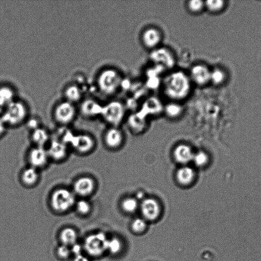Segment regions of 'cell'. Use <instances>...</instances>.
<instances>
[{
    "instance_id": "1",
    "label": "cell",
    "mask_w": 261,
    "mask_h": 261,
    "mask_svg": "<svg viewBox=\"0 0 261 261\" xmlns=\"http://www.w3.org/2000/svg\"><path fill=\"white\" fill-rule=\"evenodd\" d=\"M193 84L188 72L174 69L165 75L162 81L163 95L169 101L181 102L191 95Z\"/></svg>"
},
{
    "instance_id": "2",
    "label": "cell",
    "mask_w": 261,
    "mask_h": 261,
    "mask_svg": "<svg viewBox=\"0 0 261 261\" xmlns=\"http://www.w3.org/2000/svg\"><path fill=\"white\" fill-rule=\"evenodd\" d=\"M122 82V75L118 70L112 67H106L97 73L94 87L100 95L111 97L119 90Z\"/></svg>"
},
{
    "instance_id": "3",
    "label": "cell",
    "mask_w": 261,
    "mask_h": 261,
    "mask_svg": "<svg viewBox=\"0 0 261 261\" xmlns=\"http://www.w3.org/2000/svg\"><path fill=\"white\" fill-rule=\"evenodd\" d=\"M30 116L28 103L18 96L6 107L1 119L7 127L14 128L24 124Z\"/></svg>"
},
{
    "instance_id": "4",
    "label": "cell",
    "mask_w": 261,
    "mask_h": 261,
    "mask_svg": "<svg viewBox=\"0 0 261 261\" xmlns=\"http://www.w3.org/2000/svg\"><path fill=\"white\" fill-rule=\"evenodd\" d=\"M77 198L71 188L59 186L50 193L48 203L54 212L64 214L74 208Z\"/></svg>"
},
{
    "instance_id": "5",
    "label": "cell",
    "mask_w": 261,
    "mask_h": 261,
    "mask_svg": "<svg viewBox=\"0 0 261 261\" xmlns=\"http://www.w3.org/2000/svg\"><path fill=\"white\" fill-rule=\"evenodd\" d=\"M79 114L77 105L63 99L54 105L52 116L55 122L60 126H69L75 120Z\"/></svg>"
},
{
    "instance_id": "6",
    "label": "cell",
    "mask_w": 261,
    "mask_h": 261,
    "mask_svg": "<svg viewBox=\"0 0 261 261\" xmlns=\"http://www.w3.org/2000/svg\"><path fill=\"white\" fill-rule=\"evenodd\" d=\"M150 60L155 65L169 71L174 69L176 64V57L169 47L161 45L150 51Z\"/></svg>"
},
{
    "instance_id": "7",
    "label": "cell",
    "mask_w": 261,
    "mask_h": 261,
    "mask_svg": "<svg viewBox=\"0 0 261 261\" xmlns=\"http://www.w3.org/2000/svg\"><path fill=\"white\" fill-rule=\"evenodd\" d=\"M71 189L77 198L89 199L95 193L97 182L91 175H81L73 181Z\"/></svg>"
},
{
    "instance_id": "8",
    "label": "cell",
    "mask_w": 261,
    "mask_h": 261,
    "mask_svg": "<svg viewBox=\"0 0 261 261\" xmlns=\"http://www.w3.org/2000/svg\"><path fill=\"white\" fill-rule=\"evenodd\" d=\"M69 147L77 154L86 155L95 149L96 141L94 137L88 133H75Z\"/></svg>"
},
{
    "instance_id": "9",
    "label": "cell",
    "mask_w": 261,
    "mask_h": 261,
    "mask_svg": "<svg viewBox=\"0 0 261 261\" xmlns=\"http://www.w3.org/2000/svg\"><path fill=\"white\" fill-rule=\"evenodd\" d=\"M125 112V107L120 101L113 100L102 106L100 116L112 126H116L123 119Z\"/></svg>"
},
{
    "instance_id": "10",
    "label": "cell",
    "mask_w": 261,
    "mask_h": 261,
    "mask_svg": "<svg viewBox=\"0 0 261 261\" xmlns=\"http://www.w3.org/2000/svg\"><path fill=\"white\" fill-rule=\"evenodd\" d=\"M163 38L162 31L159 28L153 25L145 28L140 36L142 46L150 51L162 45Z\"/></svg>"
},
{
    "instance_id": "11",
    "label": "cell",
    "mask_w": 261,
    "mask_h": 261,
    "mask_svg": "<svg viewBox=\"0 0 261 261\" xmlns=\"http://www.w3.org/2000/svg\"><path fill=\"white\" fill-rule=\"evenodd\" d=\"M27 160L29 166L39 171L47 167L50 162L46 148L36 146L29 150Z\"/></svg>"
},
{
    "instance_id": "12",
    "label": "cell",
    "mask_w": 261,
    "mask_h": 261,
    "mask_svg": "<svg viewBox=\"0 0 261 261\" xmlns=\"http://www.w3.org/2000/svg\"><path fill=\"white\" fill-rule=\"evenodd\" d=\"M108 240V239L104 233H94L86 239L84 247L90 255L99 256L107 251Z\"/></svg>"
},
{
    "instance_id": "13",
    "label": "cell",
    "mask_w": 261,
    "mask_h": 261,
    "mask_svg": "<svg viewBox=\"0 0 261 261\" xmlns=\"http://www.w3.org/2000/svg\"><path fill=\"white\" fill-rule=\"evenodd\" d=\"M46 148L50 161L62 163L68 157L69 147L57 138H51Z\"/></svg>"
},
{
    "instance_id": "14",
    "label": "cell",
    "mask_w": 261,
    "mask_h": 261,
    "mask_svg": "<svg viewBox=\"0 0 261 261\" xmlns=\"http://www.w3.org/2000/svg\"><path fill=\"white\" fill-rule=\"evenodd\" d=\"M86 87L82 83L78 81L71 82L67 84L62 92V98L74 103L79 105L86 97Z\"/></svg>"
},
{
    "instance_id": "15",
    "label": "cell",
    "mask_w": 261,
    "mask_h": 261,
    "mask_svg": "<svg viewBox=\"0 0 261 261\" xmlns=\"http://www.w3.org/2000/svg\"><path fill=\"white\" fill-rule=\"evenodd\" d=\"M78 105L79 114L84 118L92 119L101 116L102 105L93 98L85 97Z\"/></svg>"
},
{
    "instance_id": "16",
    "label": "cell",
    "mask_w": 261,
    "mask_h": 261,
    "mask_svg": "<svg viewBox=\"0 0 261 261\" xmlns=\"http://www.w3.org/2000/svg\"><path fill=\"white\" fill-rule=\"evenodd\" d=\"M139 209L142 218L146 221H154L161 215V206L159 202L152 197H146L140 203Z\"/></svg>"
},
{
    "instance_id": "17",
    "label": "cell",
    "mask_w": 261,
    "mask_h": 261,
    "mask_svg": "<svg viewBox=\"0 0 261 261\" xmlns=\"http://www.w3.org/2000/svg\"><path fill=\"white\" fill-rule=\"evenodd\" d=\"M211 72L209 68L201 63L193 65L188 71L193 85L198 86H204L210 81Z\"/></svg>"
},
{
    "instance_id": "18",
    "label": "cell",
    "mask_w": 261,
    "mask_h": 261,
    "mask_svg": "<svg viewBox=\"0 0 261 261\" xmlns=\"http://www.w3.org/2000/svg\"><path fill=\"white\" fill-rule=\"evenodd\" d=\"M40 171L30 166L23 168L19 174V181L21 184L27 188L36 187L40 180Z\"/></svg>"
},
{
    "instance_id": "19",
    "label": "cell",
    "mask_w": 261,
    "mask_h": 261,
    "mask_svg": "<svg viewBox=\"0 0 261 261\" xmlns=\"http://www.w3.org/2000/svg\"><path fill=\"white\" fill-rule=\"evenodd\" d=\"M194 152L191 147L181 143L176 145L173 150L174 160L181 166L187 165L192 162Z\"/></svg>"
},
{
    "instance_id": "20",
    "label": "cell",
    "mask_w": 261,
    "mask_h": 261,
    "mask_svg": "<svg viewBox=\"0 0 261 261\" xmlns=\"http://www.w3.org/2000/svg\"><path fill=\"white\" fill-rule=\"evenodd\" d=\"M103 142L105 145L111 149L120 147L123 142V135L116 126H112L108 129L103 135Z\"/></svg>"
},
{
    "instance_id": "21",
    "label": "cell",
    "mask_w": 261,
    "mask_h": 261,
    "mask_svg": "<svg viewBox=\"0 0 261 261\" xmlns=\"http://www.w3.org/2000/svg\"><path fill=\"white\" fill-rule=\"evenodd\" d=\"M195 175L194 170L188 165L181 166L175 172L177 183L184 187L191 185L195 180Z\"/></svg>"
},
{
    "instance_id": "22",
    "label": "cell",
    "mask_w": 261,
    "mask_h": 261,
    "mask_svg": "<svg viewBox=\"0 0 261 261\" xmlns=\"http://www.w3.org/2000/svg\"><path fill=\"white\" fill-rule=\"evenodd\" d=\"M51 139L49 132L42 126L31 132L30 140L33 146L46 147Z\"/></svg>"
},
{
    "instance_id": "23",
    "label": "cell",
    "mask_w": 261,
    "mask_h": 261,
    "mask_svg": "<svg viewBox=\"0 0 261 261\" xmlns=\"http://www.w3.org/2000/svg\"><path fill=\"white\" fill-rule=\"evenodd\" d=\"M128 125L134 133H141L146 127V116L141 113L134 114L128 119Z\"/></svg>"
},
{
    "instance_id": "24",
    "label": "cell",
    "mask_w": 261,
    "mask_h": 261,
    "mask_svg": "<svg viewBox=\"0 0 261 261\" xmlns=\"http://www.w3.org/2000/svg\"><path fill=\"white\" fill-rule=\"evenodd\" d=\"M184 108L181 102L169 101L163 107L165 115L171 119L179 117L183 114Z\"/></svg>"
},
{
    "instance_id": "25",
    "label": "cell",
    "mask_w": 261,
    "mask_h": 261,
    "mask_svg": "<svg viewBox=\"0 0 261 261\" xmlns=\"http://www.w3.org/2000/svg\"><path fill=\"white\" fill-rule=\"evenodd\" d=\"M140 203L136 197H126L122 199L121 207L127 213H134L139 208Z\"/></svg>"
},
{
    "instance_id": "26",
    "label": "cell",
    "mask_w": 261,
    "mask_h": 261,
    "mask_svg": "<svg viewBox=\"0 0 261 261\" xmlns=\"http://www.w3.org/2000/svg\"><path fill=\"white\" fill-rule=\"evenodd\" d=\"M92 204L89 199L77 198L74 208L82 216L88 215L92 210Z\"/></svg>"
},
{
    "instance_id": "27",
    "label": "cell",
    "mask_w": 261,
    "mask_h": 261,
    "mask_svg": "<svg viewBox=\"0 0 261 261\" xmlns=\"http://www.w3.org/2000/svg\"><path fill=\"white\" fill-rule=\"evenodd\" d=\"M60 239L64 245H72L75 244L76 240V233L71 228H66L61 231Z\"/></svg>"
},
{
    "instance_id": "28",
    "label": "cell",
    "mask_w": 261,
    "mask_h": 261,
    "mask_svg": "<svg viewBox=\"0 0 261 261\" xmlns=\"http://www.w3.org/2000/svg\"><path fill=\"white\" fill-rule=\"evenodd\" d=\"M185 5L187 11L192 14H198L205 8L204 2L201 0H190Z\"/></svg>"
},
{
    "instance_id": "29",
    "label": "cell",
    "mask_w": 261,
    "mask_h": 261,
    "mask_svg": "<svg viewBox=\"0 0 261 261\" xmlns=\"http://www.w3.org/2000/svg\"><path fill=\"white\" fill-rule=\"evenodd\" d=\"M131 226L135 232L142 233L147 227V221L143 218H137L133 221Z\"/></svg>"
},
{
    "instance_id": "30",
    "label": "cell",
    "mask_w": 261,
    "mask_h": 261,
    "mask_svg": "<svg viewBox=\"0 0 261 261\" xmlns=\"http://www.w3.org/2000/svg\"><path fill=\"white\" fill-rule=\"evenodd\" d=\"M122 248L121 242L117 238L108 239L107 250L110 252L116 254L118 253Z\"/></svg>"
},
{
    "instance_id": "31",
    "label": "cell",
    "mask_w": 261,
    "mask_h": 261,
    "mask_svg": "<svg viewBox=\"0 0 261 261\" xmlns=\"http://www.w3.org/2000/svg\"><path fill=\"white\" fill-rule=\"evenodd\" d=\"M205 8L212 12L220 11L224 6V2L221 0H208L204 2Z\"/></svg>"
},
{
    "instance_id": "32",
    "label": "cell",
    "mask_w": 261,
    "mask_h": 261,
    "mask_svg": "<svg viewBox=\"0 0 261 261\" xmlns=\"http://www.w3.org/2000/svg\"><path fill=\"white\" fill-rule=\"evenodd\" d=\"M27 128L31 132L42 126L40 118L35 116H30L24 124Z\"/></svg>"
},
{
    "instance_id": "33",
    "label": "cell",
    "mask_w": 261,
    "mask_h": 261,
    "mask_svg": "<svg viewBox=\"0 0 261 261\" xmlns=\"http://www.w3.org/2000/svg\"><path fill=\"white\" fill-rule=\"evenodd\" d=\"M225 77L224 72L220 69H216L211 72L210 81L215 84H220L223 82Z\"/></svg>"
},
{
    "instance_id": "34",
    "label": "cell",
    "mask_w": 261,
    "mask_h": 261,
    "mask_svg": "<svg viewBox=\"0 0 261 261\" xmlns=\"http://www.w3.org/2000/svg\"><path fill=\"white\" fill-rule=\"evenodd\" d=\"M206 161V154L202 151L194 152L192 161L195 165L200 167L204 165Z\"/></svg>"
},
{
    "instance_id": "35",
    "label": "cell",
    "mask_w": 261,
    "mask_h": 261,
    "mask_svg": "<svg viewBox=\"0 0 261 261\" xmlns=\"http://www.w3.org/2000/svg\"><path fill=\"white\" fill-rule=\"evenodd\" d=\"M57 252L60 257L66 258L69 255L71 251L67 246L63 245L58 248Z\"/></svg>"
},
{
    "instance_id": "36",
    "label": "cell",
    "mask_w": 261,
    "mask_h": 261,
    "mask_svg": "<svg viewBox=\"0 0 261 261\" xmlns=\"http://www.w3.org/2000/svg\"><path fill=\"white\" fill-rule=\"evenodd\" d=\"M70 251L71 252L74 254L75 256H76L81 254L82 251V247L80 245L75 243L72 245L71 250Z\"/></svg>"
},
{
    "instance_id": "37",
    "label": "cell",
    "mask_w": 261,
    "mask_h": 261,
    "mask_svg": "<svg viewBox=\"0 0 261 261\" xmlns=\"http://www.w3.org/2000/svg\"><path fill=\"white\" fill-rule=\"evenodd\" d=\"M73 261H89L88 259L81 254L75 256Z\"/></svg>"
}]
</instances>
